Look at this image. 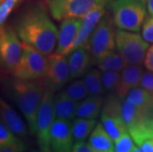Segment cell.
I'll list each match as a JSON object with an SVG mask.
<instances>
[{
  "label": "cell",
  "mask_w": 153,
  "mask_h": 152,
  "mask_svg": "<svg viewBox=\"0 0 153 152\" xmlns=\"http://www.w3.org/2000/svg\"><path fill=\"white\" fill-rule=\"evenodd\" d=\"M0 144L7 145H25L23 142L16 136L10 130L5 122L0 118Z\"/></svg>",
  "instance_id": "cell-27"
},
{
  "label": "cell",
  "mask_w": 153,
  "mask_h": 152,
  "mask_svg": "<svg viewBox=\"0 0 153 152\" xmlns=\"http://www.w3.org/2000/svg\"><path fill=\"white\" fill-rule=\"evenodd\" d=\"M106 6L107 4L97 6L96 8H94L93 10H91L84 17H82V23H81L75 41L72 44L71 50L81 47H87L88 44H89V38H91L97 25L99 24L100 20L105 15Z\"/></svg>",
  "instance_id": "cell-13"
},
{
  "label": "cell",
  "mask_w": 153,
  "mask_h": 152,
  "mask_svg": "<svg viewBox=\"0 0 153 152\" xmlns=\"http://www.w3.org/2000/svg\"><path fill=\"white\" fill-rule=\"evenodd\" d=\"M48 59L44 53L23 42L22 54L13 75L16 79L35 80L45 77L47 73Z\"/></svg>",
  "instance_id": "cell-4"
},
{
  "label": "cell",
  "mask_w": 153,
  "mask_h": 152,
  "mask_svg": "<svg viewBox=\"0 0 153 152\" xmlns=\"http://www.w3.org/2000/svg\"><path fill=\"white\" fill-rule=\"evenodd\" d=\"M15 31L24 43L45 56L53 53L57 40V29L43 6H29L18 18Z\"/></svg>",
  "instance_id": "cell-1"
},
{
  "label": "cell",
  "mask_w": 153,
  "mask_h": 152,
  "mask_svg": "<svg viewBox=\"0 0 153 152\" xmlns=\"http://www.w3.org/2000/svg\"><path fill=\"white\" fill-rule=\"evenodd\" d=\"M144 66L147 70L153 72V44L149 47L147 51H146L145 59H144Z\"/></svg>",
  "instance_id": "cell-34"
},
{
  "label": "cell",
  "mask_w": 153,
  "mask_h": 152,
  "mask_svg": "<svg viewBox=\"0 0 153 152\" xmlns=\"http://www.w3.org/2000/svg\"><path fill=\"white\" fill-rule=\"evenodd\" d=\"M126 99L136 106L140 107V108H144V107L150 105L152 101V94L148 92L147 90L141 88V87L140 88L134 87L131 90H129V92L126 94Z\"/></svg>",
  "instance_id": "cell-25"
},
{
  "label": "cell",
  "mask_w": 153,
  "mask_h": 152,
  "mask_svg": "<svg viewBox=\"0 0 153 152\" xmlns=\"http://www.w3.org/2000/svg\"><path fill=\"white\" fill-rule=\"evenodd\" d=\"M1 1H2V0H0V2H1Z\"/></svg>",
  "instance_id": "cell-38"
},
{
  "label": "cell",
  "mask_w": 153,
  "mask_h": 152,
  "mask_svg": "<svg viewBox=\"0 0 153 152\" xmlns=\"http://www.w3.org/2000/svg\"><path fill=\"white\" fill-rule=\"evenodd\" d=\"M101 80H102L104 89L107 91H113L116 90V87L119 83L120 74L118 71L115 70L104 71V73L101 75Z\"/></svg>",
  "instance_id": "cell-29"
},
{
  "label": "cell",
  "mask_w": 153,
  "mask_h": 152,
  "mask_svg": "<svg viewBox=\"0 0 153 152\" xmlns=\"http://www.w3.org/2000/svg\"><path fill=\"white\" fill-rule=\"evenodd\" d=\"M82 18L70 17L62 20L57 33V46L55 53L66 56L71 51L72 44L79 32Z\"/></svg>",
  "instance_id": "cell-11"
},
{
  "label": "cell",
  "mask_w": 153,
  "mask_h": 152,
  "mask_svg": "<svg viewBox=\"0 0 153 152\" xmlns=\"http://www.w3.org/2000/svg\"><path fill=\"white\" fill-rule=\"evenodd\" d=\"M10 96L28 122L32 134H36L39 107L44 96L42 82L17 79L10 86Z\"/></svg>",
  "instance_id": "cell-2"
},
{
  "label": "cell",
  "mask_w": 153,
  "mask_h": 152,
  "mask_svg": "<svg viewBox=\"0 0 153 152\" xmlns=\"http://www.w3.org/2000/svg\"><path fill=\"white\" fill-rule=\"evenodd\" d=\"M102 106H103L102 97L91 96L78 104L75 117L85 118V119H96L100 114Z\"/></svg>",
  "instance_id": "cell-20"
},
{
  "label": "cell",
  "mask_w": 153,
  "mask_h": 152,
  "mask_svg": "<svg viewBox=\"0 0 153 152\" xmlns=\"http://www.w3.org/2000/svg\"><path fill=\"white\" fill-rule=\"evenodd\" d=\"M65 56L58 53L51 54L48 57V67L45 78L48 79V85L54 90L59 89L69 79V68Z\"/></svg>",
  "instance_id": "cell-10"
},
{
  "label": "cell",
  "mask_w": 153,
  "mask_h": 152,
  "mask_svg": "<svg viewBox=\"0 0 153 152\" xmlns=\"http://www.w3.org/2000/svg\"><path fill=\"white\" fill-rule=\"evenodd\" d=\"M115 152H133L136 147L133 143L131 135L128 132L120 136L118 139L115 140Z\"/></svg>",
  "instance_id": "cell-30"
},
{
  "label": "cell",
  "mask_w": 153,
  "mask_h": 152,
  "mask_svg": "<svg viewBox=\"0 0 153 152\" xmlns=\"http://www.w3.org/2000/svg\"><path fill=\"white\" fill-rule=\"evenodd\" d=\"M114 24L115 22L112 16L105 14L91 36L87 47L95 60L115 50L116 32Z\"/></svg>",
  "instance_id": "cell-6"
},
{
  "label": "cell",
  "mask_w": 153,
  "mask_h": 152,
  "mask_svg": "<svg viewBox=\"0 0 153 152\" xmlns=\"http://www.w3.org/2000/svg\"><path fill=\"white\" fill-rule=\"evenodd\" d=\"M64 93L69 97L70 99L74 100V101H81V100L85 99L88 90L85 86V83L82 80H77L74 83H72L71 85H69L65 89Z\"/></svg>",
  "instance_id": "cell-26"
},
{
  "label": "cell",
  "mask_w": 153,
  "mask_h": 152,
  "mask_svg": "<svg viewBox=\"0 0 153 152\" xmlns=\"http://www.w3.org/2000/svg\"><path fill=\"white\" fill-rule=\"evenodd\" d=\"M151 103L153 104V94H152V101H151Z\"/></svg>",
  "instance_id": "cell-37"
},
{
  "label": "cell",
  "mask_w": 153,
  "mask_h": 152,
  "mask_svg": "<svg viewBox=\"0 0 153 152\" xmlns=\"http://www.w3.org/2000/svg\"><path fill=\"white\" fill-rule=\"evenodd\" d=\"M71 151L73 152H95L92 146L89 143H86L85 140H79L76 141L72 145Z\"/></svg>",
  "instance_id": "cell-33"
},
{
  "label": "cell",
  "mask_w": 153,
  "mask_h": 152,
  "mask_svg": "<svg viewBox=\"0 0 153 152\" xmlns=\"http://www.w3.org/2000/svg\"><path fill=\"white\" fill-rule=\"evenodd\" d=\"M145 111L146 107L140 108V107L133 104L132 102L128 101V99H126L122 103V119L128 130L144 116Z\"/></svg>",
  "instance_id": "cell-21"
},
{
  "label": "cell",
  "mask_w": 153,
  "mask_h": 152,
  "mask_svg": "<svg viewBox=\"0 0 153 152\" xmlns=\"http://www.w3.org/2000/svg\"><path fill=\"white\" fill-rule=\"evenodd\" d=\"M73 145V135L69 121L56 119L51 128V148L56 152L71 151Z\"/></svg>",
  "instance_id": "cell-12"
},
{
  "label": "cell",
  "mask_w": 153,
  "mask_h": 152,
  "mask_svg": "<svg viewBox=\"0 0 153 152\" xmlns=\"http://www.w3.org/2000/svg\"><path fill=\"white\" fill-rule=\"evenodd\" d=\"M96 64L101 71H107V70L120 71L128 65V61L126 60V59L122 54L115 53L113 50L111 53H107L106 56L97 59Z\"/></svg>",
  "instance_id": "cell-22"
},
{
  "label": "cell",
  "mask_w": 153,
  "mask_h": 152,
  "mask_svg": "<svg viewBox=\"0 0 153 152\" xmlns=\"http://www.w3.org/2000/svg\"><path fill=\"white\" fill-rule=\"evenodd\" d=\"M67 62L71 79H75L82 76L88 70L90 65V56L88 47H81L71 50Z\"/></svg>",
  "instance_id": "cell-15"
},
{
  "label": "cell",
  "mask_w": 153,
  "mask_h": 152,
  "mask_svg": "<svg viewBox=\"0 0 153 152\" xmlns=\"http://www.w3.org/2000/svg\"><path fill=\"white\" fill-rule=\"evenodd\" d=\"M48 10L54 20L84 17L97 6L108 4L109 0H47Z\"/></svg>",
  "instance_id": "cell-8"
},
{
  "label": "cell",
  "mask_w": 153,
  "mask_h": 152,
  "mask_svg": "<svg viewBox=\"0 0 153 152\" xmlns=\"http://www.w3.org/2000/svg\"><path fill=\"white\" fill-rule=\"evenodd\" d=\"M142 38L148 43H153V17L145 19L142 25Z\"/></svg>",
  "instance_id": "cell-31"
},
{
  "label": "cell",
  "mask_w": 153,
  "mask_h": 152,
  "mask_svg": "<svg viewBox=\"0 0 153 152\" xmlns=\"http://www.w3.org/2000/svg\"><path fill=\"white\" fill-rule=\"evenodd\" d=\"M113 19L119 29L131 32L140 30L146 17L143 0H112Z\"/></svg>",
  "instance_id": "cell-3"
},
{
  "label": "cell",
  "mask_w": 153,
  "mask_h": 152,
  "mask_svg": "<svg viewBox=\"0 0 153 152\" xmlns=\"http://www.w3.org/2000/svg\"><path fill=\"white\" fill-rule=\"evenodd\" d=\"M89 143L95 152H113L115 151V144L113 143L112 137L108 134L102 124H98L91 132L89 138Z\"/></svg>",
  "instance_id": "cell-17"
},
{
  "label": "cell",
  "mask_w": 153,
  "mask_h": 152,
  "mask_svg": "<svg viewBox=\"0 0 153 152\" xmlns=\"http://www.w3.org/2000/svg\"><path fill=\"white\" fill-rule=\"evenodd\" d=\"M78 102L70 99L64 92L54 98V117L64 121H72L75 117Z\"/></svg>",
  "instance_id": "cell-19"
},
{
  "label": "cell",
  "mask_w": 153,
  "mask_h": 152,
  "mask_svg": "<svg viewBox=\"0 0 153 152\" xmlns=\"http://www.w3.org/2000/svg\"><path fill=\"white\" fill-rule=\"evenodd\" d=\"M101 122L113 140H117L120 136L128 131L122 119V114L102 112Z\"/></svg>",
  "instance_id": "cell-18"
},
{
  "label": "cell",
  "mask_w": 153,
  "mask_h": 152,
  "mask_svg": "<svg viewBox=\"0 0 153 152\" xmlns=\"http://www.w3.org/2000/svg\"><path fill=\"white\" fill-rule=\"evenodd\" d=\"M142 67L137 64H129L123 69L120 75V80L116 87V94L119 98L123 99L126 94L134 87L139 85L142 75Z\"/></svg>",
  "instance_id": "cell-14"
},
{
  "label": "cell",
  "mask_w": 153,
  "mask_h": 152,
  "mask_svg": "<svg viewBox=\"0 0 153 152\" xmlns=\"http://www.w3.org/2000/svg\"><path fill=\"white\" fill-rule=\"evenodd\" d=\"M101 75L99 70L91 69L84 77V83L88 90V93L91 96H100L104 93V87L101 80Z\"/></svg>",
  "instance_id": "cell-24"
},
{
  "label": "cell",
  "mask_w": 153,
  "mask_h": 152,
  "mask_svg": "<svg viewBox=\"0 0 153 152\" xmlns=\"http://www.w3.org/2000/svg\"><path fill=\"white\" fill-rule=\"evenodd\" d=\"M148 42L138 34L119 29L116 32V46L129 64L142 65L148 50Z\"/></svg>",
  "instance_id": "cell-7"
},
{
  "label": "cell",
  "mask_w": 153,
  "mask_h": 152,
  "mask_svg": "<svg viewBox=\"0 0 153 152\" xmlns=\"http://www.w3.org/2000/svg\"><path fill=\"white\" fill-rule=\"evenodd\" d=\"M139 86L153 94V72L149 70L147 72H143L140 78V82H139Z\"/></svg>",
  "instance_id": "cell-32"
},
{
  "label": "cell",
  "mask_w": 153,
  "mask_h": 152,
  "mask_svg": "<svg viewBox=\"0 0 153 152\" xmlns=\"http://www.w3.org/2000/svg\"><path fill=\"white\" fill-rule=\"evenodd\" d=\"M96 125V119L76 118L71 124V131L76 141L86 140Z\"/></svg>",
  "instance_id": "cell-23"
},
{
  "label": "cell",
  "mask_w": 153,
  "mask_h": 152,
  "mask_svg": "<svg viewBox=\"0 0 153 152\" xmlns=\"http://www.w3.org/2000/svg\"><path fill=\"white\" fill-rule=\"evenodd\" d=\"M0 118L15 135L20 137L26 136L27 129L23 119L18 115V113L1 98H0Z\"/></svg>",
  "instance_id": "cell-16"
},
{
  "label": "cell",
  "mask_w": 153,
  "mask_h": 152,
  "mask_svg": "<svg viewBox=\"0 0 153 152\" xmlns=\"http://www.w3.org/2000/svg\"><path fill=\"white\" fill-rule=\"evenodd\" d=\"M23 0H2L0 2V30L5 27V22L12 11Z\"/></svg>",
  "instance_id": "cell-28"
},
{
  "label": "cell",
  "mask_w": 153,
  "mask_h": 152,
  "mask_svg": "<svg viewBox=\"0 0 153 152\" xmlns=\"http://www.w3.org/2000/svg\"><path fill=\"white\" fill-rule=\"evenodd\" d=\"M22 54V44L17 32L10 27L0 30V68L13 73Z\"/></svg>",
  "instance_id": "cell-9"
},
{
  "label": "cell",
  "mask_w": 153,
  "mask_h": 152,
  "mask_svg": "<svg viewBox=\"0 0 153 152\" xmlns=\"http://www.w3.org/2000/svg\"><path fill=\"white\" fill-rule=\"evenodd\" d=\"M54 89L48 87L45 90L43 99L39 107L36 122V135L40 149L44 152L51 150V128L54 118Z\"/></svg>",
  "instance_id": "cell-5"
},
{
  "label": "cell",
  "mask_w": 153,
  "mask_h": 152,
  "mask_svg": "<svg viewBox=\"0 0 153 152\" xmlns=\"http://www.w3.org/2000/svg\"><path fill=\"white\" fill-rule=\"evenodd\" d=\"M143 1H144V0H143Z\"/></svg>",
  "instance_id": "cell-39"
},
{
  "label": "cell",
  "mask_w": 153,
  "mask_h": 152,
  "mask_svg": "<svg viewBox=\"0 0 153 152\" xmlns=\"http://www.w3.org/2000/svg\"><path fill=\"white\" fill-rule=\"evenodd\" d=\"M144 3L146 4V8H147L149 15L153 17V0H144Z\"/></svg>",
  "instance_id": "cell-36"
},
{
  "label": "cell",
  "mask_w": 153,
  "mask_h": 152,
  "mask_svg": "<svg viewBox=\"0 0 153 152\" xmlns=\"http://www.w3.org/2000/svg\"><path fill=\"white\" fill-rule=\"evenodd\" d=\"M138 146L140 148V152H153V136L144 140Z\"/></svg>",
  "instance_id": "cell-35"
}]
</instances>
